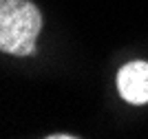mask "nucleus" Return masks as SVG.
<instances>
[{
  "label": "nucleus",
  "mask_w": 148,
  "mask_h": 139,
  "mask_svg": "<svg viewBox=\"0 0 148 139\" xmlns=\"http://www.w3.org/2000/svg\"><path fill=\"white\" fill-rule=\"evenodd\" d=\"M42 29V13L29 0H0V51L33 55L36 38Z\"/></svg>",
  "instance_id": "f257e3e1"
},
{
  "label": "nucleus",
  "mask_w": 148,
  "mask_h": 139,
  "mask_svg": "<svg viewBox=\"0 0 148 139\" xmlns=\"http://www.w3.org/2000/svg\"><path fill=\"white\" fill-rule=\"evenodd\" d=\"M47 139H75V135H64V133H58V135H47Z\"/></svg>",
  "instance_id": "7ed1b4c3"
},
{
  "label": "nucleus",
  "mask_w": 148,
  "mask_h": 139,
  "mask_svg": "<svg viewBox=\"0 0 148 139\" xmlns=\"http://www.w3.org/2000/svg\"><path fill=\"white\" fill-rule=\"evenodd\" d=\"M117 91L128 104H148V62L135 60L117 71Z\"/></svg>",
  "instance_id": "f03ea898"
}]
</instances>
